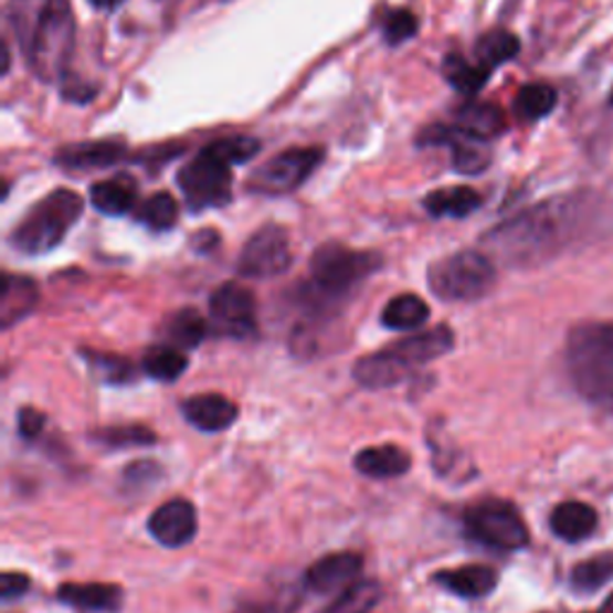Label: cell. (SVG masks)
Instances as JSON below:
<instances>
[{
  "instance_id": "obj_1",
  "label": "cell",
  "mask_w": 613,
  "mask_h": 613,
  "mask_svg": "<svg viewBox=\"0 0 613 613\" xmlns=\"http://www.w3.org/2000/svg\"><path fill=\"white\" fill-rule=\"evenodd\" d=\"M613 231V202L596 192L553 197L484 235V247L512 268H532L566 250L602 240Z\"/></svg>"
},
{
  "instance_id": "obj_2",
  "label": "cell",
  "mask_w": 613,
  "mask_h": 613,
  "mask_svg": "<svg viewBox=\"0 0 613 613\" xmlns=\"http://www.w3.org/2000/svg\"><path fill=\"white\" fill-rule=\"evenodd\" d=\"M8 22L32 75L41 82L65 80L77 36L70 0H10Z\"/></svg>"
},
{
  "instance_id": "obj_3",
  "label": "cell",
  "mask_w": 613,
  "mask_h": 613,
  "mask_svg": "<svg viewBox=\"0 0 613 613\" xmlns=\"http://www.w3.org/2000/svg\"><path fill=\"white\" fill-rule=\"evenodd\" d=\"M260 147V139L250 135L223 137L207 145L178 173V188L188 207L192 211H204L231 202V168L250 161Z\"/></svg>"
},
{
  "instance_id": "obj_4",
  "label": "cell",
  "mask_w": 613,
  "mask_h": 613,
  "mask_svg": "<svg viewBox=\"0 0 613 613\" xmlns=\"http://www.w3.org/2000/svg\"><path fill=\"white\" fill-rule=\"evenodd\" d=\"M566 360L584 401L613 415V321L575 326L568 336Z\"/></svg>"
},
{
  "instance_id": "obj_5",
  "label": "cell",
  "mask_w": 613,
  "mask_h": 613,
  "mask_svg": "<svg viewBox=\"0 0 613 613\" xmlns=\"http://www.w3.org/2000/svg\"><path fill=\"white\" fill-rule=\"evenodd\" d=\"M453 331L448 326H434L430 331L395 340L389 348L358 360L352 377L367 389H389L401 383L412 369L430 364L453 350Z\"/></svg>"
},
{
  "instance_id": "obj_6",
  "label": "cell",
  "mask_w": 613,
  "mask_h": 613,
  "mask_svg": "<svg viewBox=\"0 0 613 613\" xmlns=\"http://www.w3.org/2000/svg\"><path fill=\"white\" fill-rule=\"evenodd\" d=\"M82 216V199L73 190H53L30 209L10 235L12 247L39 256L55 250Z\"/></svg>"
},
{
  "instance_id": "obj_7",
  "label": "cell",
  "mask_w": 613,
  "mask_h": 613,
  "mask_svg": "<svg viewBox=\"0 0 613 613\" xmlns=\"http://www.w3.org/2000/svg\"><path fill=\"white\" fill-rule=\"evenodd\" d=\"M381 256L326 242L311 256V293L321 299H340L379 271Z\"/></svg>"
},
{
  "instance_id": "obj_8",
  "label": "cell",
  "mask_w": 613,
  "mask_h": 613,
  "mask_svg": "<svg viewBox=\"0 0 613 613\" xmlns=\"http://www.w3.org/2000/svg\"><path fill=\"white\" fill-rule=\"evenodd\" d=\"M496 285L492 256L475 250L455 252L430 268V288L448 303H473L489 295Z\"/></svg>"
},
{
  "instance_id": "obj_9",
  "label": "cell",
  "mask_w": 613,
  "mask_h": 613,
  "mask_svg": "<svg viewBox=\"0 0 613 613\" xmlns=\"http://www.w3.org/2000/svg\"><path fill=\"white\" fill-rule=\"evenodd\" d=\"M465 527L479 545H487L501 551H518L527 547L530 532L520 518V512L504 501H482L467 510Z\"/></svg>"
},
{
  "instance_id": "obj_10",
  "label": "cell",
  "mask_w": 613,
  "mask_h": 613,
  "mask_svg": "<svg viewBox=\"0 0 613 613\" xmlns=\"http://www.w3.org/2000/svg\"><path fill=\"white\" fill-rule=\"evenodd\" d=\"M324 159V149L319 147H299L281 151L274 159L266 161L252 173L247 180V190L254 194H285L297 190L311 170Z\"/></svg>"
},
{
  "instance_id": "obj_11",
  "label": "cell",
  "mask_w": 613,
  "mask_h": 613,
  "mask_svg": "<svg viewBox=\"0 0 613 613\" xmlns=\"http://www.w3.org/2000/svg\"><path fill=\"white\" fill-rule=\"evenodd\" d=\"M293 262L290 237L285 228L268 223L262 225L240 252L237 271L245 278H274L281 276Z\"/></svg>"
},
{
  "instance_id": "obj_12",
  "label": "cell",
  "mask_w": 613,
  "mask_h": 613,
  "mask_svg": "<svg viewBox=\"0 0 613 613\" xmlns=\"http://www.w3.org/2000/svg\"><path fill=\"white\" fill-rule=\"evenodd\" d=\"M420 147H451L453 168L465 176H477L489 166L492 156L487 149V139L465 133L455 123H436L424 127L418 137Z\"/></svg>"
},
{
  "instance_id": "obj_13",
  "label": "cell",
  "mask_w": 613,
  "mask_h": 613,
  "mask_svg": "<svg viewBox=\"0 0 613 613\" xmlns=\"http://www.w3.org/2000/svg\"><path fill=\"white\" fill-rule=\"evenodd\" d=\"M211 321L223 336L247 338L256 329V299L240 283H223L209 299Z\"/></svg>"
},
{
  "instance_id": "obj_14",
  "label": "cell",
  "mask_w": 613,
  "mask_h": 613,
  "mask_svg": "<svg viewBox=\"0 0 613 613\" xmlns=\"http://www.w3.org/2000/svg\"><path fill=\"white\" fill-rule=\"evenodd\" d=\"M151 537L163 547L178 549L184 547L197 535V510L184 498H173L166 501L159 510L149 518Z\"/></svg>"
},
{
  "instance_id": "obj_15",
  "label": "cell",
  "mask_w": 613,
  "mask_h": 613,
  "mask_svg": "<svg viewBox=\"0 0 613 613\" xmlns=\"http://www.w3.org/2000/svg\"><path fill=\"white\" fill-rule=\"evenodd\" d=\"M362 556L352 551H338L319 559L305 573V588L309 592L326 594L334 590H346L350 582L360 575Z\"/></svg>"
},
{
  "instance_id": "obj_16",
  "label": "cell",
  "mask_w": 613,
  "mask_h": 613,
  "mask_svg": "<svg viewBox=\"0 0 613 613\" xmlns=\"http://www.w3.org/2000/svg\"><path fill=\"white\" fill-rule=\"evenodd\" d=\"M182 415L197 430L216 434L237 420V408L219 393H202L182 403Z\"/></svg>"
},
{
  "instance_id": "obj_17",
  "label": "cell",
  "mask_w": 613,
  "mask_h": 613,
  "mask_svg": "<svg viewBox=\"0 0 613 613\" xmlns=\"http://www.w3.org/2000/svg\"><path fill=\"white\" fill-rule=\"evenodd\" d=\"M59 599L70 606H77L84 611L116 613L123 606V590L118 584H104V582H87V584L67 582L59 590Z\"/></svg>"
},
{
  "instance_id": "obj_18",
  "label": "cell",
  "mask_w": 613,
  "mask_h": 613,
  "mask_svg": "<svg viewBox=\"0 0 613 613\" xmlns=\"http://www.w3.org/2000/svg\"><path fill=\"white\" fill-rule=\"evenodd\" d=\"M125 159V147L120 141H82V145L63 147L55 154V163L70 170L108 168Z\"/></svg>"
},
{
  "instance_id": "obj_19",
  "label": "cell",
  "mask_w": 613,
  "mask_h": 613,
  "mask_svg": "<svg viewBox=\"0 0 613 613\" xmlns=\"http://www.w3.org/2000/svg\"><path fill=\"white\" fill-rule=\"evenodd\" d=\"M434 580L451 594H458L463 599H479L494 592L498 575L489 566H461L441 570Z\"/></svg>"
},
{
  "instance_id": "obj_20",
  "label": "cell",
  "mask_w": 613,
  "mask_h": 613,
  "mask_svg": "<svg viewBox=\"0 0 613 613\" xmlns=\"http://www.w3.org/2000/svg\"><path fill=\"white\" fill-rule=\"evenodd\" d=\"M412 465L410 453L401 446H369L355 455V467L360 469L364 477L372 479H393L405 475Z\"/></svg>"
},
{
  "instance_id": "obj_21",
  "label": "cell",
  "mask_w": 613,
  "mask_h": 613,
  "mask_svg": "<svg viewBox=\"0 0 613 613\" xmlns=\"http://www.w3.org/2000/svg\"><path fill=\"white\" fill-rule=\"evenodd\" d=\"M596 522H599L596 510L580 501H566L561 506H556L549 518L551 532L563 541H570V545L592 537V532L596 530Z\"/></svg>"
},
{
  "instance_id": "obj_22",
  "label": "cell",
  "mask_w": 613,
  "mask_h": 613,
  "mask_svg": "<svg viewBox=\"0 0 613 613\" xmlns=\"http://www.w3.org/2000/svg\"><path fill=\"white\" fill-rule=\"evenodd\" d=\"M482 207V194L473 188H441L424 197V209L434 219H465Z\"/></svg>"
},
{
  "instance_id": "obj_23",
  "label": "cell",
  "mask_w": 613,
  "mask_h": 613,
  "mask_svg": "<svg viewBox=\"0 0 613 613\" xmlns=\"http://www.w3.org/2000/svg\"><path fill=\"white\" fill-rule=\"evenodd\" d=\"M39 303V290L30 278L22 276H6L3 297H0V321L3 329H10L12 324L24 319Z\"/></svg>"
},
{
  "instance_id": "obj_24",
  "label": "cell",
  "mask_w": 613,
  "mask_h": 613,
  "mask_svg": "<svg viewBox=\"0 0 613 613\" xmlns=\"http://www.w3.org/2000/svg\"><path fill=\"white\" fill-rule=\"evenodd\" d=\"M453 123L479 139H492L506 130L504 110L494 104H467L455 110Z\"/></svg>"
},
{
  "instance_id": "obj_25",
  "label": "cell",
  "mask_w": 613,
  "mask_h": 613,
  "mask_svg": "<svg viewBox=\"0 0 613 613\" xmlns=\"http://www.w3.org/2000/svg\"><path fill=\"white\" fill-rule=\"evenodd\" d=\"M430 319V305L418 295H398L381 311V324L391 331H415Z\"/></svg>"
},
{
  "instance_id": "obj_26",
  "label": "cell",
  "mask_w": 613,
  "mask_h": 613,
  "mask_svg": "<svg viewBox=\"0 0 613 613\" xmlns=\"http://www.w3.org/2000/svg\"><path fill=\"white\" fill-rule=\"evenodd\" d=\"M137 199V188L133 180L127 178H113L96 182L92 188V204L96 211L106 213V216H123V213L133 211Z\"/></svg>"
},
{
  "instance_id": "obj_27",
  "label": "cell",
  "mask_w": 613,
  "mask_h": 613,
  "mask_svg": "<svg viewBox=\"0 0 613 613\" xmlns=\"http://www.w3.org/2000/svg\"><path fill=\"white\" fill-rule=\"evenodd\" d=\"M444 75L455 92L473 96L484 87V84H487L492 70L479 65L477 61L469 63L463 59V55H448L444 61Z\"/></svg>"
},
{
  "instance_id": "obj_28",
  "label": "cell",
  "mask_w": 613,
  "mask_h": 613,
  "mask_svg": "<svg viewBox=\"0 0 613 613\" xmlns=\"http://www.w3.org/2000/svg\"><path fill=\"white\" fill-rule=\"evenodd\" d=\"M518 53H520V41L516 34H510L506 30H494L477 41L475 59L479 65L494 70L516 59Z\"/></svg>"
},
{
  "instance_id": "obj_29",
  "label": "cell",
  "mask_w": 613,
  "mask_h": 613,
  "mask_svg": "<svg viewBox=\"0 0 613 613\" xmlns=\"http://www.w3.org/2000/svg\"><path fill=\"white\" fill-rule=\"evenodd\" d=\"M379 599H381V588L374 580L355 582L319 613H372V609L379 604Z\"/></svg>"
},
{
  "instance_id": "obj_30",
  "label": "cell",
  "mask_w": 613,
  "mask_h": 613,
  "mask_svg": "<svg viewBox=\"0 0 613 613\" xmlns=\"http://www.w3.org/2000/svg\"><path fill=\"white\" fill-rule=\"evenodd\" d=\"M166 336L178 348H197L207 336V321L197 309H178L168 317Z\"/></svg>"
},
{
  "instance_id": "obj_31",
  "label": "cell",
  "mask_w": 613,
  "mask_h": 613,
  "mask_svg": "<svg viewBox=\"0 0 613 613\" xmlns=\"http://www.w3.org/2000/svg\"><path fill=\"white\" fill-rule=\"evenodd\" d=\"M609 580H613V553H596L578 563L570 573V584L584 594L602 590Z\"/></svg>"
},
{
  "instance_id": "obj_32",
  "label": "cell",
  "mask_w": 613,
  "mask_h": 613,
  "mask_svg": "<svg viewBox=\"0 0 613 613\" xmlns=\"http://www.w3.org/2000/svg\"><path fill=\"white\" fill-rule=\"evenodd\" d=\"M141 364L156 381H176L188 369V358L173 346H154L147 350Z\"/></svg>"
},
{
  "instance_id": "obj_33",
  "label": "cell",
  "mask_w": 613,
  "mask_h": 613,
  "mask_svg": "<svg viewBox=\"0 0 613 613\" xmlns=\"http://www.w3.org/2000/svg\"><path fill=\"white\" fill-rule=\"evenodd\" d=\"M137 219L151 231H170L178 223V202L168 192H156L139 204Z\"/></svg>"
},
{
  "instance_id": "obj_34",
  "label": "cell",
  "mask_w": 613,
  "mask_h": 613,
  "mask_svg": "<svg viewBox=\"0 0 613 613\" xmlns=\"http://www.w3.org/2000/svg\"><path fill=\"white\" fill-rule=\"evenodd\" d=\"M556 106V92L549 84H527L516 96V116L520 120H539L549 116Z\"/></svg>"
},
{
  "instance_id": "obj_35",
  "label": "cell",
  "mask_w": 613,
  "mask_h": 613,
  "mask_svg": "<svg viewBox=\"0 0 613 613\" xmlns=\"http://www.w3.org/2000/svg\"><path fill=\"white\" fill-rule=\"evenodd\" d=\"M94 441L108 448H125V446H149L156 441V434L147 426L139 424H123V426H108V430H98Z\"/></svg>"
},
{
  "instance_id": "obj_36",
  "label": "cell",
  "mask_w": 613,
  "mask_h": 613,
  "mask_svg": "<svg viewBox=\"0 0 613 613\" xmlns=\"http://www.w3.org/2000/svg\"><path fill=\"white\" fill-rule=\"evenodd\" d=\"M84 360L89 362L92 372L106 383H125L133 379V364L125 358L110 352H84Z\"/></svg>"
},
{
  "instance_id": "obj_37",
  "label": "cell",
  "mask_w": 613,
  "mask_h": 613,
  "mask_svg": "<svg viewBox=\"0 0 613 613\" xmlns=\"http://www.w3.org/2000/svg\"><path fill=\"white\" fill-rule=\"evenodd\" d=\"M381 30H383V39H387V44H391V46L403 44V41H408L410 36L418 34L415 12H410L405 8L387 12V15H383V22H381Z\"/></svg>"
},
{
  "instance_id": "obj_38",
  "label": "cell",
  "mask_w": 613,
  "mask_h": 613,
  "mask_svg": "<svg viewBox=\"0 0 613 613\" xmlns=\"http://www.w3.org/2000/svg\"><path fill=\"white\" fill-rule=\"evenodd\" d=\"M27 590H30V578L22 573H3V578H0V596H3V602H12V599H18Z\"/></svg>"
},
{
  "instance_id": "obj_39",
  "label": "cell",
  "mask_w": 613,
  "mask_h": 613,
  "mask_svg": "<svg viewBox=\"0 0 613 613\" xmlns=\"http://www.w3.org/2000/svg\"><path fill=\"white\" fill-rule=\"evenodd\" d=\"M18 424H20V434L32 441L41 434V430H44V415H39L36 410H22Z\"/></svg>"
},
{
  "instance_id": "obj_40",
  "label": "cell",
  "mask_w": 613,
  "mask_h": 613,
  "mask_svg": "<svg viewBox=\"0 0 613 613\" xmlns=\"http://www.w3.org/2000/svg\"><path fill=\"white\" fill-rule=\"evenodd\" d=\"M89 3L96 8H116L123 3V0H89Z\"/></svg>"
},
{
  "instance_id": "obj_41",
  "label": "cell",
  "mask_w": 613,
  "mask_h": 613,
  "mask_svg": "<svg viewBox=\"0 0 613 613\" xmlns=\"http://www.w3.org/2000/svg\"><path fill=\"white\" fill-rule=\"evenodd\" d=\"M611 106H613V92H611Z\"/></svg>"
}]
</instances>
